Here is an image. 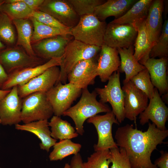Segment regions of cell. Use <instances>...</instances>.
<instances>
[{"label":"cell","mask_w":168,"mask_h":168,"mask_svg":"<svg viewBox=\"0 0 168 168\" xmlns=\"http://www.w3.org/2000/svg\"><path fill=\"white\" fill-rule=\"evenodd\" d=\"M147 130L142 131L126 124L119 127L115 135L118 147L124 149L133 168H158L151 156L158 145L165 143L168 130H161L148 122Z\"/></svg>","instance_id":"6da1fadb"},{"label":"cell","mask_w":168,"mask_h":168,"mask_svg":"<svg viewBox=\"0 0 168 168\" xmlns=\"http://www.w3.org/2000/svg\"><path fill=\"white\" fill-rule=\"evenodd\" d=\"M81 94L79 101L64 112L63 115L72 119L76 132L82 135L85 132L83 124L86 120L99 113H106L112 110L108 105L97 100V94L95 91L90 92L86 88L82 89Z\"/></svg>","instance_id":"7a4b0ae2"},{"label":"cell","mask_w":168,"mask_h":168,"mask_svg":"<svg viewBox=\"0 0 168 168\" xmlns=\"http://www.w3.org/2000/svg\"><path fill=\"white\" fill-rule=\"evenodd\" d=\"M100 49V47L86 44L74 39L72 40L61 58L60 76L57 83H66L68 74L72 68L79 62L97 57Z\"/></svg>","instance_id":"3957f363"},{"label":"cell","mask_w":168,"mask_h":168,"mask_svg":"<svg viewBox=\"0 0 168 168\" xmlns=\"http://www.w3.org/2000/svg\"><path fill=\"white\" fill-rule=\"evenodd\" d=\"M107 24L101 21L94 14L80 16L77 25L71 29L74 39L86 44L101 47Z\"/></svg>","instance_id":"277c9868"},{"label":"cell","mask_w":168,"mask_h":168,"mask_svg":"<svg viewBox=\"0 0 168 168\" xmlns=\"http://www.w3.org/2000/svg\"><path fill=\"white\" fill-rule=\"evenodd\" d=\"M46 93L37 92L22 99L21 121L24 124L47 120L52 117V107Z\"/></svg>","instance_id":"5b68a950"},{"label":"cell","mask_w":168,"mask_h":168,"mask_svg":"<svg viewBox=\"0 0 168 168\" xmlns=\"http://www.w3.org/2000/svg\"><path fill=\"white\" fill-rule=\"evenodd\" d=\"M107 84L103 88H96L95 91L100 98V101L111 105L112 111L119 124L125 118L124 109V95L121 86L120 72H114L109 78Z\"/></svg>","instance_id":"8992f818"},{"label":"cell","mask_w":168,"mask_h":168,"mask_svg":"<svg viewBox=\"0 0 168 168\" xmlns=\"http://www.w3.org/2000/svg\"><path fill=\"white\" fill-rule=\"evenodd\" d=\"M82 89L70 83L58 82L46 93L54 115L60 117L82 93Z\"/></svg>","instance_id":"52a82bcc"},{"label":"cell","mask_w":168,"mask_h":168,"mask_svg":"<svg viewBox=\"0 0 168 168\" xmlns=\"http://www.w3.org/2000/svg\"><path fill=\"white\" fill-rule=\"evenodd\" d=\"M87 122L94 126L97 133L98 142L93 146L95 151L118 147L113 138L112 127L114 124H120L112 111L104 115H95L87 119Z\"/></svg>","instance_id":"ba28073f"},{"label":"cell","mask_w":168,"mask_h":168,"mask_svg":"<svg viewBox=\"0 0 168 168\" xmlns=\"http://www.w3.org/2000/svg\"><path fill=\"white\" fill-rule=\"evenodd\" d=\"M137 33V28L132 25L110 22L105 32L104 44L116 49L128 48L134 43Z\"/></svg>","instance_id":"9c48e42d"},{"label":"cell","mask_w":168,"mask_h":168,"mask_svg":"<svg viewBox=\"0 0 168 168\" xmlns=\"http://www.w3.org/2000/svg\"><path fill=\"white\" fill-rule=\"evenodd\" d=\"M42 59L28 54L24 49L16 47L0 53V64L8 75L16 71L43 63Z\"/></svg>","instance_id":"30bf717a"},{"label":"cell","mask_w":168,"mask_h":168,"mask_svg":"<svg viewBox=\"0 0 168 168\" xmlns=\"http://www.w3.org/2000/svg\"><path fill=\"white\" fill-rule=\"evenodd\" d=\"M38 10L50 15L71 29L77 25L80 18L68 0H44Z\"/></svg>","instance_id":"8fae6325"},{"label":"cell","mask_w":168,"mask_h":168,"mask_svg":"<svg viewBox=\"0 0 168 168\" xmlns=\"http://www.w3.org/2000/svg\"><path fill=\"white\" fill-rule=\"evenodd\" d=\"M123 83L122 87L124 95V109L125 118L135 121L148 105V98L131 81Z\"/></svg>","instance_id":"7c38bea8"},{"label":"cell","mask_w":168,"mask_h":168,"mask_svg":"<svg viewBox=\"0 0 168 168\" xmlns=\"http://www.w3.org/2000/svg\"><path fill=\"white\" fill-rule=\"evenodd\" d=\"M73 39L71 35H58L34 43L32 46L36 56L41 59L61 58L67 45Z\"/></svg>","instance_id":"4fadbf2b"},{"label":"cell","mask_w":168,"mask_h":168,"mask_svg":"<svg viewBox=\"0 0 168 168\" xmlns=\"http://www.w3.org/2000/svg\"><path fill=\"white\" fill-rule=\"evenodd\" d=\"M60 74L58 66L50 67L26 83L18 86L19 97L22 99L33 93H46L58 82Z\"/></svg>","instance_id":"5bb4252c"},{"label":"cell","mask_w":168,"mask_h":168,"mask_svg":"<svg viewBox=\"0 0 168 168\" xmlns=\"http://www.w3.org/2000/svg\"><path fill=\"white\" fill-rule=\"evenodd\" d=\"M149 100L147 107L139 114L140 124L143 125L151 120L158 129H166V123L168 117V108L155 87L153 95Z\"/></svg>","instance_id":"9a60e30c"},{"label":"cell","mask_w":168,"mask_h":168,"mask_svg":"<svg viewBox=\"0 0 168 168\" xmlns=\"http://www.w3.org/2000/svg\"><path fill=\"white\" fill-rule=\"evenodd\" d=\"M97 57L77 63L68 74L69 82L82 89L94 84L95 78L97 76Z\"/></svg>","instance_id":"2e32d148"},{"label":"cell","mask_w":168,"mask_h":168,"mask_svg":"<svg viewBox=\"0 0 168 168\" xmlns=\"http://www.w3.org/2000/svg\"><path fill=\"white\" fill-rule=\"evenodd\" d=\"M22 99L19 96L18 86L13 87L10 92L0 100V120L4 125H12L21 122Z\"/></svg>","instance_id":"e0dca14e"},{"label":"cell","mask_w":168,"mask_h":168,"mask_svg":"<svg viewBox=\"0 0 168 168\" xmlns=\"http://www.w3.org/2000/svg\"><path fill=\"white\" fill-rule=\"evenodd\" d=\"M61 59L54 58L39 65L16 71L8 74V78L1 90H11L13 87L23 85L41 74L49 68L59 66Z\"/></svg>","instance_id":"ac0fdd59"},{"label":"cell","mask_w":168,"mask_h":168,"mask_svg":"<svg viewBox=\"0 0 168 168\" xmlns=\"http://www.w3.org/2000/svg\"><path fill=\"white\" fill-rule=\"evenodd\" d=\"M120 60L117 49L103 44L97 58V73L101 82L108 81L112 74L118 70Z\"/></svg>","instance_id":"d6986e66"},{"label":"cell","mask_w":168,"mask_h":168,"mask_svg":"<svg viewBox=\"0 0 168 168\" xmlns=\"http://www.w3.org/2000/svg\"><path fill=\"white\" fill-rule=\"evenodd\" d=\"M167 63V58H150L143 64L149 72L152 85L157 89L160 96L168 93Z\"/></svg>","instance_id":"ffe728a7"},{"label":"cell","mask_w":168,"mask_h":168,"mask_svg":"<svg viewBox=\"0 0 168 168\" xmlns=\"http://www.w3.org/2000/svg\"><path fill=\"white\" fill-rule=\"evenodd\" d=\"M164 2L163 0H153L146 19V29L152 47L158 40L161 31Z\"/></svg>","instance_id":"44dd1931"},{"label":"cell","mask_w":168,"mask_h":168,"mask_svg":"<svg viewBox=\"0 0 168 168\" xmlns=\"http://www.w3.org/2000/svg\"><path fill=\"white\" fill-rule=\"evenodd\" d=\"M48 122V120H44L23 124H18L15 125V128L17 130L28 131L35 135L41 141L40 149L48 152L57 141L51 136Z\"/></svg>","instance_id":"7402d4cb"},{"label":"cell","mask_w":168,"mask_h":168,"mask_svg":"<svg viewBox=\"0 0 168 168\" xmlns=\"http://www.w3.org/2000/svg\"><path fill=\"white\" fill-rule=\"evenodd\" d=\"M137 0H108L95 8L94 14L101 21L109 17L118 19L124 15Z\"/></svg>","instance_id":"603a6c76"},{"label":"cell","mask_w":168,"mask_h":168,"mask_svg":"<svg viewBox=\"0 0 168 168\" xmlns=\"http://www.w3.org/2000/svg\"><path fill=\"white\" fill-rule=\"evenodd\" d=\"M117 49L121 59L120 65L118 71L119 72L125 73V77L123 83H126L146 68L134 57L133 45L128 48H118Z\"/></svg>","instance_id":"cb8c5ba5"},{"label":"cell","mask_w":168,"mask_h":168,"mask_svg":"<svg viewBox=\"0 0 168 168\" xmlns=\"http://www.w3.org/2000/svg\"><path fill=\"white\" fill-rule=\"evenodd\" d=\"M146 19L134 26L137 29L138 33L134 43L133 55L137 61L143 65L150 58V53L152 48L146 29Z\"/></svg>","instance_id":"d4e9b609"},{"label":"cell","mask_w":168,"mask_h":168,"mask_svg":"<svg viewBox=\"0 0 168 168\" xmlns=\"http://www.w3.org/2000/svg\"><path fill=\"white\" fill-rule=\"evenodd\" d=\"M152 0H138L121 17L110 22L120 24H129L134 26L146 19Z\"/></svg>","instance_id":"484cf974"},{"label":"cell","mask_w":168,"mask_h":168,"mask_svg":"<svg viewBox=\"0 0 168 168\" xmlns=\"http://www.w3.org/2000/svg\"><path fill=\"white\" fill-rule=\"evenodd\" d=\"M29 19L12 20L17 33L16 44L17 45L21 46L30 55L38 57L32 46L31 40L33 32V25Z\"/></svg>","instance_id":"4316f807"},{"label":"cell","mask_w":168,"mask_h":168,"mask_svg":"<svg viewBox=\"0 0 168 168\" xmlns=\"http://www.w3.org/2000/svg\"><path fill=\"white\" fill-rule=\"evenodd\" d=\"M48 124L51 128V136L55 140L71 139L79 135L71 124L60 117L53 116Z\"/></svg>","instance_id":"83f0119b"},{"label":"cell","mask_w":168,"mask_h":168,"mask_svg":"<svg viewBox=\"0 0 168 168\" xmlns=\"http://www.w3.org/2000/svg\"><path fill=\"white\" fill-rule=\"evenodd\" d=\"M5 2L0 10L12 20L29 19L32 17L34 11L22 0H9Z\"/></svg>","instance_id":"f1b7e54d"},{"label":"cell","mask_w":168,"mask_h":168,"mask_svg":"<svg viewBox=\"0 0 168 168\" xmlns=\"http://www.w3.org/2000/svg\"><path fill=\"white\" fill-rule=\"evenodd\" d=\"M53 147V149L49 156L51 161L61 160L70 155L77 154L80 151L82 145L73 142L70 139H66L56 142Z\"/></svg>","instance_id":"f546056e"},{"label":"cell","mask_w":168,"mask_h":168,"mask_svg":"<svg viewBox=\"0 0 168 168\" xmlns=\"http://www.w3.org/2000/svg\"><path fill=\"white\" fill-rule=\"evenodd\" d=\"M30 19L33 28L31 43L58 35H68L58 28L40 22L32 17L30 18Z\"/></svg>","instance_id":"4dcf8cb0"},{"label":"cell","mask_w":168,"mask_h":168,"mask_svg":"<svg viewBox=\"0 0 168 168\" xmlns=\"http://www.w3.org/2000/svg\"><path fill=\"white\" fill-rule=\"evenodd\" d=\"M168 56V20L166 19L163 25L160 36L152 47L150 58H167Z\"/></svg>","instance_id":"1f68e13d"},{"label":"cell","mask_w":168,"mask_h":168,"mask_svg":"<svg viewBox=\"0 0 168 168\" xmlns=\"http://www.w3.org/2000/svg\"><path fill=\"white\" fill-rule=\"evenodd\" d=\"M110 156V149L95 151L83 162L82 168H109Z\"/></svg>","instance_id":"d6a6232c"},{"label":"cell","mask_w":168,"mask_h":168,"mask_svg":"<svg viewBox=\"0 0 168 168\" xmlns=\"http://www.w3.org/2000/svg\"><path fill=\"white\" fill-rule=\"evenodd\" d=\"M12 20L6 13L0 14V40L9 45L15 42V33Z\"/></svg>","instance_id":"836d02e7"},{"label":"cell","mask_w":168,"mask_h":168,"mask_svg":"<svg viewBox=\"0 0 168 168\" xmlns=\"http://www.w3.org/2000/svg\"><path fill=\"white\" fill-rule=\"evenodd\" d=\"M133 84L144 92L150 99L152 96L154 87L152 85L149 73L146 68L140 72L130 80Z\"/></svg>","instance_id":"e575fe53"},{"label":"cell","mask_w":168,"mask_h":168,"mask_svg":"<svg viewBox=\"0 0 168 168\" xmlns=\"http://www.w3.org/2000/svg\"><path fill=\"white\" fill-rule=\"evenodd\" d=\"M80 16L93 14L95 8L104 3L103 0H68Z\"/></svg>","instance_id":"d590c367"},{"label":"cell","mask_w":168,"mask_h":168,"mask_svg":"<svg viewBox=\"0 0 168 168\" xmlns=\"http://www.w3.org/2000/svg\"><path fill=\"white\" fill-rule=\"evenodd\" d=\"M111 168H133L125 150L120 147L110 149Z\"/></svg>","instance_id":"8d00e7d4"},{"label":"cell","mask_w":168,"mask_h":168,"mask_svg":"<svg viewBox=\"0 0 168 168\" xmlns=\"http://www.w3.org/2000/svg\"><path fill=\"white\" fill-rule=\"evenodd\" d=\"M32 17L40 22L58 28L67 34L71 35L72 29L63 25L53 17L46 13L37 10L34 11Z\"/></svg>","instance_id":"74e56055"},{"label":"cell","mask_w":168,"mask_h":168,"mask_svg":"<svg viewBox=\"0 0 168 168\" xmlns=\"http://www.w3.org/2000/svg\"><path fill=\"white\" fill-rule=\"evenodd\" d=\"M161 156L156 159L154 162L157 167L159 168H168V152L161 150L160 151Z\"/></svg>","instance_id":"f35d334b"},{"label":"cell","mask_w":168,"mask_h":168,"mask_svg":"<svg viewBox=\"0 0 168 168\" xmlns=\"http://www.w3.org/2000/svg\"><path fill=\"white\" fill-rule=\"evenodd\" d=\"M83 162L82 157L79 153L74 155L70 161L69 168H82Z\"/></svg>","instance_id":"ab89813d"},{"label":"cell","mask_w":168,"mask_h":168,"mask_svg":"<svg viewBox=\"0 0 168 168\" xmlns=\"http://www.w3.org/2000/svg\"><path fill=\"white\" fill-rule=\"evenodd\" d=\"M34 11L37 10L44 0H22Z\"/></svg>","instance_id":"60d3db41"},{"label":"cell","mask_w":168,"mask_h":168,"mask_svg":"<svg viewBox=\"0 0 168 168\" xmlns=\"http://www.w3.org/2000/svg\"><path fill=\"white\" fill-rule=\"evenodd\" d=\"M8 78L7 74L2 66L0 64V90Z\"/></svg>","instance_id":"b9f144b4"},{"label":"cell","mask_w":168,"mask_h":168,"mask_svg":"<svg viewBox=\"0 0 168 168\" xmlns=\"http://www.w3.org/2000/svg\"><path fill=\"white\" fill-rule=\"evenodd\" d=\"M11 90H0V100L4 97Z\"/></svg>","instance_id":"7bdbcfd3"},{"label":"cell","mask_w":168,"mask_h":168,"mask_svg":"<svg viewBox=\"0 0 168 168\" xmlns=\"http://www.w3.org/2000/svg\"><path fill=\"white\" fill-rule=\"evenodd\" d=\"M4 45L2 43L0 40V50L4 48Z\"/></svg>","instance_id":"ee69618b"},{"label":"cell","mask_w":168,"mask_h":168,"mask_svg":"<svg viewBox=\"0 0 168 168\" xmlns=\"http://www.w3.org/2000/svg\"><path fill=\"white\" fill-rule=\"evenodd\" d=\"M69 168V164L68 163H66L64 168Z\"/></svg>","instance_id":"f6af8a7d"},{"label":"cell","mask_w":168,"mask_h":168,"mask_svg":"<svg viewBox=\"0 0 168 168\" xmlns=\"http://www.w3.org/2000/svg\"><path fill=\"white\" fill-rule=\"evenodd\" d=\"M5 2L4 1H3V2H0V8H1V6Z\"/></svg>","instance_id":"bcb514c9"},{"label":"cell","mask_w":168,"mask_h":168,"mask_svg":"<svg viewBox=\"0 0 168 168\" xmlns=\"http://www.w3.org/2000/svg\"><path fill=\"white\" fill-rule=\"evenodd\" d=\"M1 124V121H0V124Z\"/></svg>","instance_id":"7dc6e473"}]
</instances>
